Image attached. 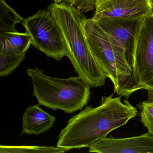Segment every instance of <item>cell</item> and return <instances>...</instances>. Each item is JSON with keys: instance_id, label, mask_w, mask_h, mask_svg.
Segmentation results:
<instances>
[{"instance_id": "obj_1", "label": "cell", "mask_w": 153, "mask_h": 153, "mask_svg": "<svg viewBox=\"0 0 153 153\" xmlns=\"http://www.w3.org/2000/svg\"><path fill=\"white\" fill-rule=\"evenodd\" d=\"M113 96H103L99 106H86L71 117L61 130L57 146L67 151L88 148L137 115V108L127 99L122 102L121 97Z\"/></svg>"}, {"instance_id": "obj_2", "label": "cell", "mask_w": 153, "mask_h": 153, "mask_svg": "<svg viewBox=\"0 0 153 153\" xmlns=\"http://www.w3.org/2000/svg\"><path fill=\"white\" fill-rule=\"evenodd\" d=\"M47 9L61 31L68 48V57L75 71L91 87L104 85L106 76L92 54L86 34L85 15L63 2H54Z\"/></svg>"}, {"instance_id": "obj_3", "label": "cell", "mask_w": 153, "mask_h": 153, "mask_svg": "<svg viewBox=\"0 0 153 153\" xmlns=\"http://www.w3.org/2000/svg\"><path fill=\"white\" fill-rule=\"evenodd\" d=\"M86 34L93 56L114 86V92L128 99L142 89L135 79L126 52L116 44L93 18L85 22Z\"/></svg>"}, {"instance_id": "obj_4", "label": "cell", "mask_w": 153, "mask_h": 153, "mask_svg": "<svg viewBox=\"0 0 153 153\" xmlns=\"http://www.w3.org/2000/svg\"><path fill=\"white\" fill-rule=\"evenodd\" d=\"M27 73L32 79L33 95L41 105L71 114L82 110L89 101L91 87L79 76L53 77L37 68H28Z\"/></svg>"}, {"instance_id": "obj_5", "label": "cell", "mask_w": 153, "mask_h": 153, "mask_svg": "<svg viewBox=\"0 0 153 153\" xmlns=\"http://www.w3.org/2000/svg\"><path fill=\"white\" fill-rule=\"evenodd\" d=\"M32 40V45L46 56L57 61L68 55L61 31L47 9L24 19L21 23Z\"/></svg>"}, {"instance_id": "obj_6", "label": "cell", "mask_w": 153, "mask_h": 153, "mask_svg": "<svg viewBox=\"0 0 153 153\" xmlns=\"http://www.w3.org/2000/svg\"><path fill=\"white\" fill-rule=\"evenodd\" d=\"M132 68L142 89L153 90V15L140 21L131 50Z\"/></svg>"}, {"instance_id": "obj_7", "label": "cell", "mask_w": 153, "mask_h": 153, "mask_svg": "<svg viewBox=\"0 0 153 153\" xmlns=\"http://www.w3.org/2000/svg\"><path fill=\"white\" fill-rule=\"evenodd\" d=\"M153 0H95L93 18L141 19L153 13Z\"/></svg>"}, {"instance_id": "obj_8", "label": "cell", "mask_w": 153, "mask_h": 153, "mask_svg": "<svg viewBox=\"0 0 153 153\" xmlns=\"http://www.w3.org/2000/svg\"><path fill=\"white\" fill-rule=\"evenodd\" d=\"M88 148L91 153H153V136L148 132L123 138L106 137L98 140Z\"/></svg>"}, {"instance_id": "obj_9", "label": "cell", "mask_w": 153, "mask_h": 153, "mask_svg": "<svg viewBox=\"0 0 153 153\" xmlns=\"http://www.w3.org/2000/svg\"><path fill=\"white\" fill-rule=\"evenodd\" d=\"M141 19L105 18L96 20L110 38L126 52L128 63L132 69L131 50L138 25Z\"/></svg>"}, {"instance_id": "obj_10", "label": "cell", "mask_w": 153, "mask_h": 153, "mask_svg": "<svg viewBox=\"0 0 153 153\" xmlns=\"http://www.w3.org/2000/svg\"><path fill=\"white\" fill-rule=\"evenodd\" d=\"M56 118L45 111L39 105L30 106L23 115L21 134L39 135L54 126Z\"/></svg>"}, {"instance_id": "obj_11", "label": "cell", "mask_w": 153, "mask_h": 153, "mask_svg": "<svg viewBox=\"0 0 153 153\" xmlns=\"http://www.w3.org/2000/svg\"><path fill=\"white\" fill-rule=\"evenodd\" d=\"M32 40L28 33L14 32L0 33V53L19 54L26 53Z\"/></svg>"}, {"instance_id": "obj_12", "label": "cell", "mask_w": 153, "mask_h": 153, "mask_svg": "<svg viewBox=\"0 0 153 153\" xmlns=\"http://www.w3.org/2000/svg\"><path fill=\"white\" fill-rule=\"evenodd\" d=\"M0 0V33L16 31L15 26L24 19L5 1Z\"/></svg>"}, {"instance_id": "obj_13", "label": "cell", "mask_w": 153, "mask_h": 153, "mask_svg": "<svg viewBox=\"0 0 153 153\" xmlns=\"http://www.w3.org/2000/svg\"><path fill=\"white\" fill-rule=\"evenodd\" d=\"M66 151L64 149L57 146H0L1 153H62Z\"/></svg>"}, {"instance_id": "obj_14", "label": "cell", "mask_w": 153, "mask_h": 153, "mask_svg": "<svg viewBox=\"0 0 153 153\" xmlns=\"http://www.w3.org/2000/svg\"><path fill=\"white\" fill-rule=\"evenodd\" d=\"M146 100L137 105L140 110V120L148 132L153 136V90L147 91Z\"/></svg>"}, {"instance_id": "obj_15", "label": "cell", "mask_w": 153, "mask_h": 153, "mask_svg": "<svg viewBox=\"0 0 153 153\" xmlns=\"http://www.w3.org/2000/svg\"><path fill=\"white\" fill-rule=\"evenodd\" d=\"M26 53L19 54L0 53V77H7L23 62Z\"/></svg>"}, {"instance_id": "obj_16", "label": "cell", "mask_w": 153, "mask_h": 153, "mask_svg": "<svg viewBox=\"0 0 153 153\" xmlns=\"http://www.w3.org/2000/svg\"><path fill=\"white\" fill-rule=\"evenodd\" d=\"M54 1V3H62V2H65V1H66V0H52Z\"/></svg>"}, {"instance_id": "obj_17", "label": "cell", "mask_w": 153, "mask_h": 153, "mask_svg": "<svg viewBox=\"0 0 153 153\" xmlns=\"http://www.w3.org/2000/svg\"><path fill=\"white\" fill-rule=\"evenodd\" d=\"M152 15H153V13H152Z\"/></svg>"}]
</instances>
